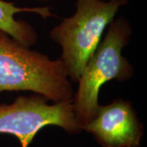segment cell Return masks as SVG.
<instances>
[{"instance_id":"obj_1","label":"cell","mask_w":147,"mask_h":147,"mask_svg":"<svg viewBox=\"0 0 147 147\" xmlns=\"http://www.w3.org/2000/svg\"><path fill=\"white\" fill-rule=\"evenodd\" d=\"M28 91L53 103L71 100L74 96L60 58L52 60L0 30V92Z\"/></svg>"},{"instance_id":"obj_2","label":"cell","mask_w":147,"mask_h":147,"mask_svg":"<svg viewBox=\"0 0 147 147\" xmlns=\"http://www.w3.org/2000/svg\"><path fill=\"white\" fill-rule=\"evenodd\" d=\"M131 34V24L127 18L119 16L114 19L86 64L72 98L75 116L83 127L98 110L101 87L113 79L126 82L133 77V65L122 53L130 42Z\"/></svg>"},{"instance_id":"obj_3","label":"cell","mask_w":147,"mask_h":147,"mask_svg":"<svg viewBox=\"0 0 147 147\" xmlns=\"http://www.w3.org/2000/svg\"><path fill=\"white\" fill-rule=\"evenodd\" d=\"M128 0H76V10L49 32L61 49L60 59L69 81L78 84L110 22Z\"/></svg>"},{"instance_id":"obj_4","label":"cell","mask_w":147,"mask_h":147,"mask_svg":"<svg viewBox=\"0 0 147 147\" xmlns=\"http://www.w3.org/2000/svg\"><path fill=\"white\" fill-rule=\"evenodd\" d=\"M50 125L69 134L83 131L72 100L49 104L43 96L34 93L18 96L11 104H0V134L15 136L21 147H29L38 132Z\"/></svg>"},{"instance_id":"obj_5","label":"cell","mask_w":147,"mask_h":147,"mask_svg":"<svg viewBox=\"0 0 147 147\" xmlns=\"http://www.w3.org/2000/svg\"><path fill=\"white\" fill-rule=\"evenodd\" d=\"M83 130L92 134L103 147H139L144 133L132 103L122 98L100 105L96 115Z\"/></svg>"},{"instance_id":"obj_6","label":"cell","mask_w":147,"mask_h":147,"mask_svg":"<svg viewBox=\"0 0 147 147\" xmlns=\"http://www.w3.org/2000/svg\"><path fill=\"white\" fill-rule=\"evenodd\" d=\"M21 12L35 13L42 19L55 16L49 7H18L14 3L0 0V30L29 47L38 42V34L27 21L17 20L15 15Z\"/></svg>"},{"instance_id":"obj_7","label":"cell","mask_w":147,"mask_h":147,"mask_svg":"<svg viewBox=\"0 0 147 147\" xmlns=\"http://www.w3.org/2000/svg\"><path fill=\"white\" fill-rule=\"evenodd\" d=\"M38 2H51V1H57V0H35Z\"/></svg>"}]
</instances>
